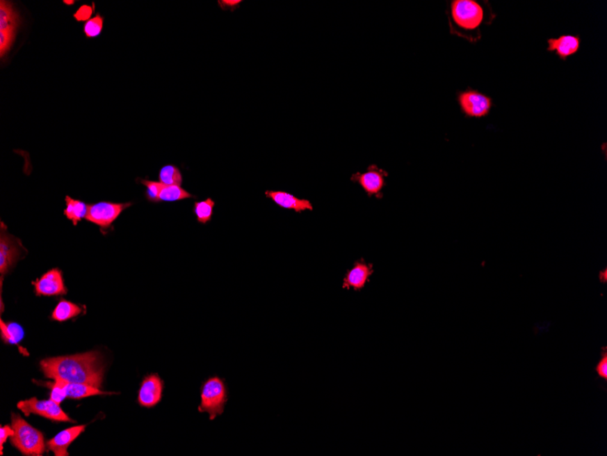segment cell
Listing matches in <instances>:
<instances>
[{"instance_id": "obj_26", "label": "cell", "mask_w": 607, "mask_h": 456, "mask_svg": "<svg viewBox=\"0 0 607 456\" xmlns=\"http://www.w3.org/2000/svg\"><path fill=\"white\" fill-rule=\"evenodd\" d=\"M45 386L51 389L50 400H52V401L59 404L64 399L67 398L66 393H65L63 387H62L58 381H55L54 383H47Z\"/></svg>"}, {"instance_id": "obj_19", "label": "cell", "mask_w": 607, "mask_h": 456, "mask_svg": "<svg viewBox=\"0 0 607 456\" xmlns=\"http://www.w3.org/2000/svg\"><path fill=\"white\" fill-rule=\"evenodd\" d=\"M82 310L79 305L72 301L61 300L53 310L51 318L57 322H66L81 315Z\"/></svg>"}, {"instance_id": "obj_14", "label": "cell", "mask_w": 607, "mask_h": 456, "mask_svg": "<svg viewBox=\"0 0 607 456\" xmlns=\"http://www.w3.org/2000/svg\"><path fill=\"white\" fill-rule=\"evenodd\" d=\"M582 40L578 35L564 34L547 40V52L555 53L562 61L576 55L580 50Z\"/></svg>"}, {"instance_id": "obj_28", "label": "cell", "mask_w": 607, "mask_h": 456, "mask_svg": "<svg viewBox=\"0 0 607 456\" xmlns=\"http://www.w3.org/2000/svg\"><path fill=\"white\" fill-rule=\"evenodd\" d=\"M594 371L597 372L599 377L603 378L604 380H607V347L602 348L601 360L594 367Z\"/></svg>"}, {"instance_id": "obj_15", "label": "cell", "mask_w": 607, "mask_h": 456, "mask_svg": "<svg viewBox=\"0 0 607 456\" xmlns=\"http://www.w3.org/2000/svg\"><path fill=\"white\" fill-rule=\"evenodd\" d=\"M85 425L67 428L49 440L47 442V447L50 451L54 453L56 456H67L69 455V453L67 451V448L85 431Z\"/></svg>"}, {"instance_id": "obj_25", "label": "cell", "mask_w": 607, "mask_h": 456, "mask_svg": "<svg viewBox=\"0 0 607 456\" xmlns=\"http://www.w3.org/2000/svg\"><path fill=\"white\" fill-rule=\"evenodd\" d=\"M142 184L146 186V196L147 200L151 203H159V196L161 194L162 183L159 182H154L149 180H140Z\"/></svg>"}, {"instance_id": "obj_16", "label": "cell", "mask_w": 607, "mask_h": 456, "mask_svg": "<svg viewBox=\"0 0 607 456\" xmlns=\"http://www.w3.org/2000/svg\"><path fill=\"white\" fill-rule=\"evenodd\" d=\"M266 196L274 201L281 208L293 210L300 213L305 211H313L312 203L309 201L298 199L294 195L282 191H266Z\"/></svg>"}, {"instance_id": "obj_2", "label": "cell", "mask_w": 607, "mask_h": 456, "mask_svg": "<svg viewBox=\"0 0 607 456\" xmlns=\"http://www.w3.org/2000/svg\"><path fill=\"white\" fill-rule=\"evenodd\" d=\"M450 34L476 43L482 38L483 26H490L496 19L489 1L452 0L447 4Z\"/></svg>"}, {"instance_id": "obj_17", "label": "cell", "mask_w": 607, "mask_h": 456, "mask_svg": "<svg viewBox=\"0 0 607 456\" xmlns=\"http://www.w3.org/2000/svg\"><path fill=\"white\" fill-rule=\"evenodd\" d=\"M66 393L67 398L71 399H82L94 395H111V393L102 392L99 388L88 386L84 384H70L58 381Z\"/></svg>"}, {"instance_id": "obj_3", "label": "cell", "mask_w": 607, "mask_h": 456, "mask_svg": "<svg viewBox=\"0 0 607 456\" xmlns=\"http://www.w3.org/2000/svg\"><path fill=\"white\" fill-rule=\"evenodd\" d=\"M229 391L226 379L218 375L207 378L200 387V404L198 413H207L210 421H214L226 410Z\"/></svg>"}, {"instance_id": "obj_22", "label": "cell", "mask_w": 607, "mask_h": 456, "mask_svg": "<svg viewBox=\"0 0 607 456\" xmlns=\"http://www.w3.org/2000/svg\"><path fill=\"white\" fill-rule=\"evenodd\" d=\"M215 204V201L211 198H207L202 201H195L193 211L198 223L207 224L211 221Z\"/></svg>"}, {"instance_id": "obj_11", "label": "cell", "mask_w": 607, "mask_h": 456, "mask_svg": "<svg viewBox=\"0 0 607 456\" xmlns=\"http://www.w3.org/2000/svg\"><path fill=\"white\" fill-rule=\"evenodd\" d=\"M0 272L2 275L7 274L12 266L15 265L20 256V247H22L19 239L15 238L7 232V227L1 223V233H0Z\"/></svg>"}, {"instance_id": "obj_13", "label": "cell", "mask_w": 607, "mask_h": 456, "mask_svg": "<svg viewBox=\"0 0 607 456\" xmlns=\"http://www.w3.org/2000/svg\"><path fill=\"white\" fill-rule=\"evenodd\" d=\"M374 274L372 263H366V260L360 259L354 263L353 267L349 269L343 279L342 288H353L355 292H360L365 288L370 277Z\"/></svg>"}, {"instance_id": "obj_6", "label": "cell", "mask_w": 607, "mask_h": 456, "mask_svg": "<svg viewBox=\"0 0 607 456\" xmlns=\"http://www.w3.org/2000/svg\"><path fill=\"white\" fill-rule=\"evenodd\" d=\"M20 23L19 12L10 1H0V57L4 58L15 42Z\"/></svg>"}, {"instance_id": "obj_12", "label": "cell", "mask_w": 607, "mask_h": 456, "mask_svg": "<svg viewBox=\"0 0 607 456\" xmlns=\"http://www.w3.org/2000/svg\"><path fill=\"white\" fill-rule=\"evenodd\" d=\"M32 284L35 287V293L37 296L65 295L67 292L65 286L63 274L58 268L50 269Z\"/></svg>"}, {"instance_id": "obj_23", "label": "cell", "mask_w": 607, "mask_h": 456, "mask_svg": "<svg viewBox=\"0 0 607 456\" xmlns=\"http://www.w3.org/2000/svg\"><path fill=\"white\" fill-rule=\"evenodd\" d=\"M159 182L165 185L181 186L183 183L181 171L175 165L164 166L159 173Z\"/></svg>"}, {"instance_id": "obj_31", "label": "cell", "mask_w": 607, "mask_h": 456, "mask_svg": "<svg viewBox=\"0 0 607 456\" xmlns=\"http://www.w3.org/2000/svg\"><path fill=\"white\" fill-rule=\"evenodd\" d=\"M63 3H64V4H66L67 6H70V5L75 4L76 1H74V0H72V1H67V0H64Z\"/></svg>"}, {"instance_id": "obj_21", "label": "cell", "mask_w": 607, "mask_h": 456, "mask_svg": "<svg viewBox=\"0 0 607 456\" xmlns=\"http://www.w3.org/2000/svg\"><path fill=\"white\" fill-rule=\"evenodd\" d=\"M189 198H194V196L184 189L181 186L163 184L159 196V203L161 201L173 203V201L189 199Z\"/></svg>"}, {"instance_id": "obj_8", "label": "cell", "mask_w": 607, "mask_h": 456, "mask_svg": "<svg viewBox=\"0 0 607 456\" xmlns=\"http://www.w3.org/2000/svg\"><path fill=\"white\" fill-rule=\"evenodd\" d=\"M17 408L22 410L26 416L31 414L45 417V418L57 422H74L57 402L52 400H43L40 401L37 398L26 400L17 404Z\"/></svg>"}, {"instance_id": "obj_4", "label": "cell", "mask_w": 607, "mask_h": 456, "mask_svg": "<svg viewBox=\"0 0 607 456\" xmlns=\"http://www.w3.org/2000/svg\"><path fill=\"white\" fill-rule=\"evenodd\" d=\"M12 428L14 429V435L11 437V445L24 455L40 456L44 454L46 446L41 432L16 414H12Z\"/></svg>"}, {"instance_id": "obj_29", "label": "cell", "mask_w": 607, "mask_h": 456, "mask_svg": "<svg viewBox=\"0 0 607 456\" xmlns=\"http://www.w3.org/2000/svg\"><path fill=\"white\" fill-rule=\"evenodd\" d=\"M14 429L10 426L6 425L0 427V450H1V455H3V448L4 443L7 442L8 438L13 437Z\"/></svg>"}, {"instance_id": "obj_27", "label": "cell", "mask_w": 607, "mask_h": 456, "mask_svg": "<svg viewBox=\"0 0 607 456\" xmlns=\"http://www.w3.org/2000/svg\"><path fill=\"white\" fill-rule=\"evenodd\" d=\"M95 4L93 6L82 5L78 10L74 13V19L78 22H87L88 20L92 19V15L94 13Z\"/></svg>"}, {"instance_id": "obj_5", "label": "cell", "mask_w": 607, "mask_h": 456, "mask_svg": "<svg viewBox=\"0 0 607 456\" xmlns=\"http://www.w3.org/2000/svg\"><path fill=\"white\" fill-rule=\"evenodd\" d=\"M457 100L462 113L470 118L487 117L494 106L492 97L471 88L458 91Z\"/></svg>"}, {"instance_id": "obj_30", "label": "cell", "mask_w": 607, "mask_h": 456, "mask_svg": "<svg viewBox=\"0 0 607 456\" xmlns=\"http://www.w3.org/2000/svg\"><path fill=\"white\" fill-rule=\"evenodd\" d=\"M241 2V0H224V1L218 0V6L223 10L235 11L239 8Z\"/></svg>"}, {"instance_id": "obj_10", "label": "cell", "mask_w": 607, "mask_h": 456, "mask_svg": "<svg viewBox=\"0 0 607 456\" xmlns=\"http://www.w3.org/2000/svg\"><path fill=\"white\" fill-rule=\"evenodd\" d=\"M164 388V381L159 374L145 376L138 391V404L147 409L156 407L162 401Z\"/></svg>"}, {"instance_id": "obj_20", "label": "cell", "mask_w": 607, "mask_h": 456, "mask_svg": "<svg viewBox=\"0 0 607 456\" xmlns=\"http://www.w3.org/2000/svg\"><path fill=\"white\" fill-rule=\"evenodd\" d=\"M0 334L1 338L8 345H19L24 338V330L22 325L17 322H4L0 320Z\"/></svg>"}, {"instance_id": "obj_9", "label": "cell", "mask_w": 607, "mask_h": 456, "mask_svg": "<svg viewBox=\"0 0 607 456\" xmlns=\"http://www.w3.org/2000/svg\"><path fill=\"white\" fill-rule=\"evenodd\" d=\"M389 173L379 168L377 165L369 166L365 173H357L351 176V180L357 182L365 191L367 196L383 198V189L386 186V178Z\"/></svg>"}, {"instance_id": "obj_18", "label": "cell", "mask_w": 607, "mask_h": 456, "mask_svg": "<svg viewBox=\"0 0 607 456\" xmlns=\"http://www.w3.org/2000/svg\"><path fill=\"white\" fill-rule=\"evenodd\" d=\"M65 201H66L67 207L64 210V215L72 221L74 225L78 224L83 219H86L88 211V204L82 201L73 199L70 196H66Z\"/></svg>"}, {"instance_id": "obj_7", "label": "cell", "mask_w": 607, "mask_h": 456, "mask_svg": "<svg viewBox=\"0 0 607 456\" xmlns=\"http://www.w3.org/2000/svg\"><path fill=\"white\" fill-rule=\"evenodd\" d=\"M132 203H117L111 201H100V203L88 205V214L86 220L97 225L102 230H108L111 227L121 213L129 208Z\"/></svg>"}, {"instance_id": "obj_1", "label": "cell", "mask_w": 607, "mask_h": 456, "mask_svg": "<svg viewBox=\"0 0 607 456\" xmlns=\"http://www.w3.org/2000/svg\"><path fill=\"white\" fill-rule=\"evenodd\" d=\"M40 365L46 377L53 380L102 387L104 367L99 352L49 358Z\"/></svg>"}, {"instance_id": "obj_24", "label": "cell", "mask_w": 607, "mask_h": 456, "mask_svg": "<svg viewBox=\"0 0 607 456\" xmlns=\"http://www.w3.org/2000/svg\"><path fill=\"white\" fill-rule=\"evenodd\" d=\"M104 17L100 14L92 17L84 24L83 31L88 38L99 37L103 31Z\"/></svg>"}]
</instances>
